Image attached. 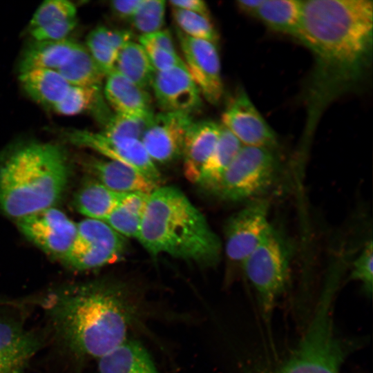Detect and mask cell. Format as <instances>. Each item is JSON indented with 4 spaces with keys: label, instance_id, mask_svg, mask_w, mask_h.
<instances>
[{
    "label": "cell",
    "instance_id": "obj_14",
    "mask_svg": "<svg viewBox=\"0 0 373 373\" xmlns=\"http://www.w3.org/2000/svg\"><path fill=\"white\" fill-rule=\"evenodd\" d=\"M193 122L191 115L186 113L162 111L153 115L140 140L155 164L169 163L182 155Z\"/></svg>",
    "mask_w": 373,
    "mask_h": 373
},
{
    "label": "cell",
    "instance_id": "obj_6",
    "mask_svg": "<svg viewBox=\"0 0 373 373\" xmlns=\"http://www.w3.org/2000/svg\"><path fill=\"white\" fill-rule=\"evenodd\" d=\"M290 247L284 236L271 225L254 249L241 263L254 287L263 318L269 321L289 278Z\"/></svg>",
    "mask_w": 373,
    "mask_h": 373
},
{
    "label": "cell",
    "instance_id": "obj_40",
    "mask_svg": "<svg viewBox=\"0 0 373 373\" xmlns=\"http://www.w3.org/2000/svg\"><path fill=\"white\" fill-rule=\"evenodd\" d=\"M172 8L198 13L210 17L207 3L201 0H172L169 2Z\"/></svg>",
    "mask_w": 373,
    "mask_h": 373
},
{
    "label": "cell",
    "instance_id": "obj_39",
    "mask_svg": "<svg viewBox=\"0 0 373 373\" xmlns=\"http://www.w3.org/2000/svg\"><path fill=\"white\" fill-rule=\"evenodd\" d=\"M142 0L111 1L109 7L113 15L121 20L130 21Z\"/></svg>",
    "mask_w": 373,
    "mask_h": 373
},
{
    "label": "cell",
    "instance_id": "obj_21",
    "mask_svg": "<svg viewBox=\"0 0 373 373\" xmlns=\"http://www.w3.org/2000/svg\"><path fill=\"white\" fill-rule=\"evenodd\" d=\"M19 80L33 100L51 108L64 97L70 87L59 72L51 69L35 68L21 73Z\"/></svg>",
    "mask_w": 373,
    "mask_h": 373
},
{
    "label": "cell",
    "instance_id": "obj_38",
    "mask_svg": "<svg viewBox=\"0 0 373 373\" xmlns=\"http://www.w3.org/2000/svg\"><path fill=\"white\" fill-rule=\"evenodd\" d=\"M139 42L140 44H149L169 52H176L173 37L167 30H160L141 35L139 37Z\"/></svg>",
    "mask_w": 373,
    "mask_h": 373
},
{
    "label": "cell",
    "instance_id": "obj_33",
    "mask_svg": "<svg viewBox=\"0 0 373 373\" xmlns=\"http://www.w3.org/2000/svg\"><path fill=\"white\" fill-rule=\"evenodd\" d=\"M77 18V8L66 0H47L36 10L30 21V30L46 24Z\"/></svg>",
    "mask_w": 373,
    "mask_h": 373
},
{
    "label": "cell",
    "instance_id": "obj_41",
    "mask_svg": "<svg viewBox=\"0 0 373 373\" xmlns=\"http://www.w3.org/2000/svg\"><path fill=\"white\" fill-rule=\"evenodd\" d=\"M263 0H238L236 6L240 10L255 17V15Z\"/></svg>",
    "mask_w": 373,
    "mask_h": 373
},
{
    "label": "cell",
    "instance_id": "obj_42",
    "mask_svg": "<svg viewBox=\"0 0 373 373\" xmlns=\"http://www.w3.org/2000/svg\"><path fill=\"white\" fill-rule=\"evenodd\" d=\"M23 303L17 302L15 300H6L0 298V307H21Z\"/></svg>",
    "mask_w": 373,
    "mask_h": 373
},
{
    "label": "cell",
    "instance_id": "obj_15",
    "mask_svg": "<svg viewBox=\"0 0 373 373\" xmlns=\"http://www.w3.org/2000/svg\"><path fill=\"white\" fill-rule=\"evenodd\" d=\"M222 125L244 146L274 149L277 137L243 89H239L222 115Z\"/></svg>",
    "mask_w": 373,
    "mask_h": 373
},
{
    "label": "cell",
    "instance_id": "obj_2",
    "mask_svg": "<svg viewBox=\"0 0 373 373\" xmlns=\"http://www.w3.org/2000/svg\"><path fill=\"white\" fill-rule=\"evenodd\" d=\"M38 304L57 342L79 357L99 358L121 345L140 315L128 288L108 280L65 287Z\"/></svg>",
    "mask_w": 373,
    "mask_h": 373
},
{
    "label": "cell",
    "instance_id": "obj_32",
    "mask_svg": "<svg viewBox=\"0 0 373 373\" xmlns=\"http://www.w3.org/2000/svg\"><path fill=\"white\" fill-rule=\"evenodd\" d=\"M153 115L137 117L114 113L104 123L102 132L109 136L140 140Z\"/></svg>",
    "mask_w": 373,
    "mask_h": 373
},
{
    "label": "cell",
    "instance_id": "obj_3",
    "mask_svg": "<svg viewBox=\"0 0 373 373\" xmlns=\"http://www.w3.org/2000/svg\"><path fill=\"white\" fill-rule=\"evenodd\" d=\"M137 239L152 256L166 254L205 266L216 265L222 253L204 215L173 186H158L149 195Z\"/></svg>",
    "mask_w": 373,
    "mask_h": 373
},
{
    "label": "cell",
    "instance_id": "obj_35",
    "mask_svg": "<svg viewBox=\"0 0 373 373\" xmlns=\"http://www.w3.org/2000/svg\"><path fill=\"white\" fill-rule=\"evenodd\" d=\"M370 239L363 246L352 267L351 278L362 284L367 295H372L373 287V247Z\"/></svg>",
    "mask_w": 373,
    "mask_h": 373
},
{
    "label": "cell",
    "instance_id": "obj_19",
    "mask_svg": "<svg viewBox=\"0 0 373 373\" xmlns=\"http://www.w3.org/2000/svg\"><path fill=\"white\" fill-rule=\"evenodd\" d=\"M106 77L104 93L114 113L137 117L153 115L151 97L147 90L115 71Z\"/></svg>",
    "mask_w": 373,
    "mask_h": 373
},
{
    "label": "cell",
    "instance_id": "obj_1",
    "mask_svg": "<svg viewBox=\"0 0 373 373\" xmlns=\"http://www.w3.org/2000/svg\"><path fill=\"white\" fill-rule=\"evenodd\" d=\"M372 29V1H303L296 38L314 58L306 93L307 131L332 101L362 81L371 62Z\"/></svg>",
    "mask_w": 373,
    "mask_h": 373
},
{
    "label": "cell",
    "instance_id": "obj_11",
    "mask_svg": "<svg viewBox=\"0 0 373 373\" xmlns=\"http://www.w3.org/2000/svg\"><path fill=\"white\" fill-rule=\"evenodd\" d=\"M177 35L185 66L201 95L210 104H218L224 88L216 44L190 37L178 29Z\"/></svg>",
    "mask_w": 373,
    "mask_h": 373
},
{
    "label": "cell",
    "instance_id": "obj_8",
    "mask_svg": "<svg viewBox=\"0 0 373 373\" xmlns=\"http://www.w3.org/2000/svg\"><path fill=\"white\" fill-rule=\"evenodd\" d=\"M77 234L64 259L78 270L97 268L117 261L126 248L124 237L106 222L86 218L77 224Z\"/></svg>",
    "mask_w": 373,
    "mask_h": 373
},
{
    "label": "cell",
    "instance_id": "obj_9",
    "mask_svg": "<svg viewBox=\"0 0 373 373\" xmlns=\"http://www.w3.org/2000/svg\"><path fill=\"white\" fill-rule=\"evenodd\" d=\"M269 207L267 199L258 198L249 201L229 218L224 228L229 260L241 264L263 239L271 227Z\"/></svg>",
    "mask_w": 373,
    "mask_h": 373
},
{
    "label": "cell",
    "instance_id": "obj_31",
    "mask_svg": "<svg viewBox=\"0 0 373 373\" xmlns=\"http://www.w3.org/2000/svg\"><path fill=\"white\" fill-rule=\"evenodd\" d=\"M166 2L162 0H142L130 19L141 35L162 30L164 23Z\"/></svg>",
    "mask_w": 373,
    "mask_h": 373
},
{
    "label": "cell",
    "instance_id": "obj_5",
    "mask_svg": "<svg viewBox=\"0 0 373 373\" xmlns=\"http://www.w3.org/2000/svg\"><path fill=\"white\" fill-rule=\"evenodd\" d=\"M337 282L336 277H329L300 341L280 365L265 373H340L356 343L336 330Z\"/></svg>",
    "mask_w": 373,
    "mask_h": 373
},
{
    "label": "cell",
    "instance_id": "obj_10",
    "mask_svg": "<svg viewBox=\"0 0 373 373\" xmlns=\"http://www.w3.org/2000/svg\"><path fill=\"white\" fill-rule=\"evenodd\" d=\"M65 135L73 144L95 151L108 160L126 164L157 183L160 179L155 164L140 140L113 137L102 131L79 129L68 131Z\"/></svg>",
    "mask_w": 373,
    "mask_h": 373
},
{
    "label": "cell",
    "instance_id": "obj_17",
    "mask_svg": "<svg viewBox=\"0 0 373 373\" xmlns=\"http://www.w3.org/2000/svg\"><path fill=\"white\" fill-rule=\"evenodd\" d=\"M221 124L212 120L193 122L190 126L182 151L183 172L191 182L198 183L205 162L219 139Z\"/></svg>",
    "mask_w": 373,
    "mask_h": 373
},
{
    "label": "cell",
    "instance_id": "obj_26",
    "mask_svg": "<svg viewBox=\"0 0 373 373\" xmlns=\"http://www.w3.org/2000/svg\"><path fill=\"white\" fill-rule=\"evenodd\" d=\"M113 71L146 90L151 87L155 73L144 48L133 41L120 49Z\"/></svg>",
    "mask_w": 373,
    "mask_h": 373
},
{
    "label": "cell",
    "instance_id": "obj_16",
    "mask_svg": "<svg viewBox=\"0 0 373 373\" xmlns=\"http://www.w3.org/2000/svg\"><path fill=\"white\" fill-rule=\"evenodd\" d=\"M151 87L163 112L191 115L202 106V95L184 62L169 70L155 72Z\"/></svg>",
    "mask_w": 373,
    "mask_h": 373
},
{
    "label": "cell",
    "instance_id": "obj_13",
    "mask_svg": "<svg viewBox=\"0 0 373 373\" xmlns=\"http://www.w3.org/2000/svg\"><path fill=\"white\" fill-rule=\"evenodd\" d=\"M44 343L41 334L26 327L19 315L0 312V373H25Z\"/></svg>",
    "mask_w": 373,
    "mask_h": 373
},
{
    "label": "cell",
    "instance_id": "obj_4",
    "mask_svg": "<svg viewBox=\"0 0 373 373\" xmlns=\"http://www.w3.org/2000/svg\"><path fill=\"white\" fill-rule=\"evenodd\" d=\"M68 162L57 144L30 142L0 162V209L19 219L52 207L66 186Z\"/></svg>",
    "mask_w": 373,
    "mask_h": 373
},
{
    "label": "cell",
    "instance_id": "obj_25",
    "mask_svg": "<svg viewBox=\"0 0 373 373\" xmlns=\"http://www.w3.org/2000/svg\"><path fill=\"white\" fill-rule=\"evenodd\" d=\"M303 3L300 0H263L255 17L269 29L296 37Z\"/></svg>",
    "mask_w": 373,
    "mask_h": 373
},
{
    "label": "cell",
    "instance_id": "obj_30",
    "mask_svg": "<svg viewBox=\"0 0 373 373\" xmlns=\"http://www.w3.org/2000/svg\"><path fill=\"white\" fill-rule=\"evenodd\" d=\"M172 15L178 29L184 35L217 44L218 34L210 17L175 8H172Z\"/></svg>",
    "mask_w": 373,
    "mask_h": 373
},
{
    "label": "cell",
    "instance_id": "obj_24",
    "mask_svg": "<svg viewBox=\"0 0 373 373\" xmlns=\"http://www.w3.org/2000/svg\"><path fill=\"white\" fill-rule=\"evenodd\" d=\"M242 146L240 142L221 124L218 142L203 166L197 184L213 193Z\"/></svg>",
    "mask_w": 373,
    "mask_h": 373
},
{
    "label": "cell",
    "instance_id": "obj_29",
    "mask_svg": "<svg viewBox=\"0 0 373 373\" xmlns=\"http://www.w3.org/2000/svg\"><path fill=\"white\" fill-rule=\"evenodd\" d=\"M102 99L101 87L70 86L64 97L52 109L59 115L73 116L95 108L99 117L108 110Z\"/></svg>",
    "mask_w": 373,
    "mask_h": 373
},
{
    "label": "cell",
    "instance_id": "obj_27",
    "mask_svg": "<svg viewBox=\"0 0 373 373\" xmlns=\"http://www.w3.org/2000/svg\"><path fill=\"white\" fill-rule=\"evenodd\" d=\"M124 194L108 189L97 180L92 181L79 191L75 205L87 218L104 221L120 203Z\"/></svg>",
    "mask_w": 373,
    "mask_h": 373
},
{
    "label": "cell",
    "instance_id": "obj_34",
    "mask_svg": "<svg viewBox=\"0 0 373 373\" xmlns=\"http://www.w3.org/2000/svg\"><path fill=\"white\" fill-rule=\"evenodd\" d=\"M142 216L119 204L104 220L123 237H137Z\"/></svg>",
    "mask_w": 373,
    "mask_h": 373
},
{
    "label": "cell",
    "instance_id": "obj_18",
    "mask_svg": "<svg viewBox=\"0 0 373 373\" xmlns=\"http://www.w3.org/2000/svg\"><path fill=\"white\" fill-rule=\"evenodd\" d=\"M90 160L88 166L97 181L115 192L150 194L158 187L157 182L122 162L108 159Z\"/></svg>",
    "mask_w": 373,
    "mask_h": 373
},
{
    "label": "cell",
    "instance_id": "obj_7",
    "mask_svg": "<svg viewBox=\"0 0 373 373\" xmlns=\"http://www.w3.org/2000/svg\"><path fill=\"white\" fill-rule=\"evenodd\" d=\"M279 162L274 149L242 145L213 192L238 202L261 198L274 184Z\"/></svg>",
    "mask_w": 373,
    "mask_h": 373
},
{
    "label": "cell",
    "instance_id": "obj_37",
    "mask_svg": "<svg viewBox=\"0 0 373 373\" xmlns=\"http://www.w3.org/2000/svg\"><path fill=\"white\" fill-rule=\"evenodd\" d=\"M144 49L155 72L169 70L184 61L177 52H172L149 44H140Z\"/></svg>",
    "mask_w": 373,
    "mask_h": 373
},
{
    "label": "cell",
    "instance_id": "obj_22",
    "mask_svg": "<svg viewBox=\"0 0 373 373\" xmlns=\"http://www.w3.org/2000/svg\"><path fill=\"white\" fill-rule=\"evenodd\" d=\"M132 38L133 33L128 30L112 29L102 26L94 28L88 34L86 48L104 76L113 70L120 49L132 41Z\"/></svg>",
    "mask_w": 373,
    "mask_h": 373
},
{
    "label": "cell",
    "instance_id": "obj_36",
    "mask_svg": "<svg viewBox=\"0 0 373 373\" xmlns=\"http://www.w3.org/2000/svg\"><path fill=\"white\" fill-rule=\"evenodd\" d=\"M77 23V18L61 20L31 30L30 33L35 41L62 40L68 38Z\"/></svg>",
    "mask_w": 373,
    "mask_h": 373
},
{
    "label": "cell",
    "instance_id": "obj_28",
    "mask_svg": "<svg viewBox=\"0 0 373 373\" xmlns=\"http://www.w3.org/2000/svg\"><path fill=\"white\" fill-rule=\"evenodd\" d=\"M57 71L70 86L101 87L105 77L87 48L80 44Z\"/></svg>",
    "mask_w": 373,
    "mask_h": 373
},
{
    "label": "cell",
    "instance_id": "obj_23",
    "mask_svg": "<svg viewBox=\"0 0 373 373\" xmlns=\"http://www.w3.org/2000/svg\"><path fill=\"white\" fill-rule=\"evenodd\" d=\"M79 43L68 38L59 41H35L24 50L20 73L35 68L57 70L71 56Z\"/></svg>",
    "mask_w": 373,
    "mask_h": 373
},
{
    "label": "cell",
    "instance_id": "obj_12",
    "mask_svg": "<svg viewBox=\"0 0 373 373\" xmlns=\"http://www.w3.org/2000/svg\"><path fill=\"white\" fill-rule=\"evenodd\" d=\"M20 231L45 252L65 259L77 234V224L52 207L17 219Z\"/></svg>",
    "mask_w": 373,
    "mask_h": 373
},
{
    "label": "cell",
    "instance_id": "obj_20",
    "mask_svg": "<svg viewBox=\"0 0 373 373\" xmlns=\"http://www.w3.org/2000/svg\"><path fill=\"white\" fill-rule=\"evenodd\" d=\"M99 373H160L144 346L127 339L98 358Z\"/></svg>",
    "mask_w": 373,
    "mask_h": 373
}]
</instances>
